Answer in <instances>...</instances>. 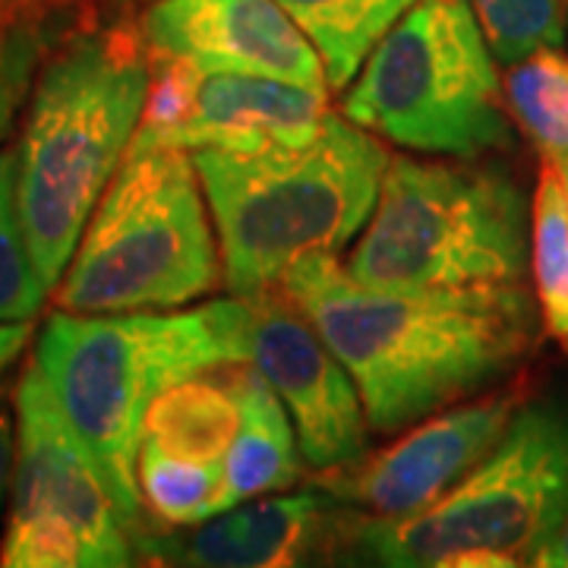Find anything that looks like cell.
I'll use <instances>...</instances> for the list:
<instances>
[{
  "label": "cell",
  "instance_id": "1",
  "mask_svg": "<svg viewBox=\"0 0 568 568\" xmlns=\"http://www.w3.org/2000/svg\"><path fill=\"white\" fill-rule=\"evenodd\" d=\"M287 304L338 354L373 433H402L487 392L534 347L540 310L521 282L467 287H376L335 253L287 268Z\"/></svg>",
  "mask_w": 568,
  "mask_h": 568
},
{
  "label": "cell",
  "instance_id": "2",
  "mask_svg": "<svg viewBox=\"0 0 568 568\" xmlns=\"http://www.w3.org/2000/svg\"><path fill=\"white\" fill-rule=\"evenodd\" d=\"M250 301H212L181 313H70L41 325L36 366L121 508L133 547L142 521L136 458L149 405L186 376L246 361Z\"/></svg>",
  "mask_w": 568,
  "mask_h": 568
},
{
  "label": "cell",
  "instance_id": "3",
  "mask_svg": "<svg viewBox=\"0 0 568 568\" xmlns=\"http://www.w3.org/2000/svg\"><path fill=\"white\" fill-rule=\"evenodd\" d=\"M140 29H82L41 63L17 145V205L41 284L54 291L130 152L149 95Z\"/></svg>",
  "mask_w": 568,
  "mask_h": 568
},
{
  "label": "cell",
  "instance_id": "4",
  "mask_svg": "<svg viewBox=\"0 0 568 568\" xmlns=\"http://www.w3.org/2000/svg\"><path fill=\"white\" fill-rule=\"evenodd\" d=\"M388 159L386 142L345 114H328L304 145L196 149L227 291L260 301L306 256H338L369 222Z\"/></svg>",
  "mask_w": 568,
  "mask_h": 568
},
{
  "label": "cell",
  "instance_id": "5",
  "mask_svg": "<svg viewBox=\"0 0 568 568\" xmlns=\"http://www.w3.org/2000/svg\"><path fill=\"white\" fill-rule=\"evenodd\" d=\"M568 508V410H515L499 443L433 506L357 518L354 552L392 568L534 566Z\"/></svg>",
  "mask_w": 568,
  "mask_h": 568
},
{
  "label": "cell",
  "instance_id": "6",
  "mask_svg": "<svg viewBox=\"0 0 568 568\" xmlns=\"http://www.w3.org/2000/svg\"><path fill=\"white\" fill-rule=\"evenodd\" d=\"M222 284V253L190 149H130L54 287L70 313L178 310Z\"/></svg>",
  "mask_w": 568,
  "mask_h": 568
},
{
  "label": "cell",
  "instance_id": "7",
  "mask_svg": "<svg viewBox=\"0 0 568 568\" xmlns=\"http://www.w3.org/2000/svg\"><path fill=\"white\" fill-rule=\"evenodd\" d=\"M530 256V203L496 164L388 159L347 272L376 287L515 284Z\"/></svg>",
  "mask_w": 568,
  "mask_h": 568
},
{
  "label": "cell",
  "instance_id": "8",
  "mask_svg": "<svg viewBox=\"0 0 568 568\" xmlns=\"http://www.w3.org/2000/svg\"><path fill=\"white\" fill-rule=\"evenodd\" d=\"M342 114L424 155L477 159L511 145L496 58L467 0H417L369 51Z\"/></svg>",
  "mask_w": 568,
  "mask_h": 568
},
{
  "label": "cell",
  "instance_id": "9",
  "mask_svg": "<svg viewBox=\"0 0 568 568\" xmlns=\"http://www.w3.org/2000/svg\"><path fill=\"white\" fill-rule=\"evenodd\" d=\"M13 506L0 540L7 568H118L136 547L102 470L63 417L36 361L17 388Z\"/></svg>",
  "mask_w": 568,
  "mask_h": 568
},
{
  "label": "cell",
  "instance_id": "10",
  "mask_svg": "<svg viewBox=\"0 0 568 568\" xmlns=\"http://www.w3.org/2000/svg\"><path fill=\"white\" fill-rule=\"evenodd\" d=\"M246 361L282 398L313 470L332 474L366 458L369 424L354 376L282 294L250 301Z\"/></svg>",
  "mask_w": 568,
  "mask_h": 568
},
{
  "label": "cell",
  "instance_id": "11",
  "mask_svg": "<svg viewBox=\"0 0 568 568\" xmlns=\"http://www.w3.org/2000/svg\"><path fill=\"white\" fill-rule=\"evenodd\" d=\"M525 405L521 386L480 392L407 426L383 452L325 474V493L342 506L366 508L376 518H398L433 506L499 443L515 410Z\"/></svg>",
  "mask_w": 568,
  "mask_h": 568
},
{
  "label": "cell",
  "instance_id": "12",
  "mask_svg": "<svg viewBox=\"0 0 568 568\" xmlns=\"http://www.w3.org/2000/svg\"><path fill=\"white\" fill-rule=\"evenodd\" d=\"M136 29L149 54L205 77H268L328 92L320 51L278 0H152Z\"/></svg>",
  "mask_w": 568,
  "mask_h": 568
},
{
  "label": "cell",
  "instance_id": "13",
  "mask_svg": "<svg viewBox=\"0 0 568 568\" xmlns=\"http://www.w3.org/2000/svg\"><path fill=\"white\" fill-rule=\"evenodd\" d=\"M332 493H297L263 499L256 506L227 508L190 534L149 530L136 556L152 562L193 568H284L310 562V556L335 552L351 544L357 518L338 515Z\"/></svg>",
  "mask_w": 568,
  "mask_h": 568
},
{
  "label": "cell",
  "instance_id": "14",
  "mask_svg": "<svg viewBox=\"0 0 568 568\" xmlns=\"http://www.w3.org/2000/svg\"><path fill=\"white\" fill-rule=\"evenodd\" d=\"M328 92L268 77H205L193 114L164 145L253 152L304 145L328 121Z\"/></svg>",
  "mask_w": 568,
  "mask_h": 568
},
{
  "label": "cell",
  "instance_id": "15",
  "mask_svg": "<svg viewBox=\"0 0 568 568\" xmlns=\"http://www.w3.org/2000/svg\"><path fill=\"white\" fill-rule=\"evenodd\" d=\"M222 373L241 405V426L224 455L227 496L231 506H241L244 499L291 487L301 477V448L282 398L256 366L237 361L224 364Z\"/></svg>",
  "mask_w": 568,
  "mask_h": 568
},
{
  "label": "cell",
  "instance_id": "16",
  "mask_svg": "<svg viewBox=\"0 0 568 568\" xmlns=\"http://www.w3.org/2000/svg\"><path fill=\"white\" fill-rule=\"evenodd\" d=\"M241 426V405L222 366L168 386L149 405L142 439L193 462H224Z\"/></svg>",
  "mask_w": 568,
  "mask_h": 568
},
{
  "label": "cell",
  "instance_id": "17",
  "mask_svg": "<svg viewBox=\"0 0 568 568\" xmlns=\"http://www.w3.org/2000/svg\"><path fill=\"white\" fill-rule=\"evenodd\" d=\"M320 51L328 89H347L369 51L417 0H278Z\"/></svg>",
  "mask_w": 568,
  "mask_h": 568
},
{
  "label": "cell",
  "instance_id": "18",
  "mask_svg": "<svg viewBox=\"0 0 568 568\" xmlns=\"http://www.w3.org/2000/svg\"><path fill=\"white\" fill-rule=\"evenodd\" d=\"M142 508L164 530H186L222 515L231 506L224 462H193L142 439L136 458Z\"/></svg>",
  "mask_w": 568,
  "mask_h": 568
},
{
  "label": "cell",
  "instance_id": "19",
  "mask_svg": "<svg viewBox=\"0 0 568 568\" xmlns=\"http://www.w3.org/2000/svg\"><path fill=\"white\" fill-rule=\"evenodd\" d=\"M530 272L540 323L568 351V193L544 155L530 200Z\"/></svg>",
  "mask_w": 568,
  "mask_h": 568
},
{
  "label": "cell",
  "instance_id": "20",
  "mask_svg": "<svg viewBox=\"0 0 568 568\" xmlns=\"http://www.w3.org/2000/svg\"><path fill=\"white\" fill-rule=\"evenodd\" d=\"M506 104L511 121L549 162H568V54L547 44L508 63Z\"/></svg>",
  "mask_w": 568,
  "mask_h": 568
},
{
  "label": "cell",
  "instance_id": "21",
  "mask_svg": "<svg viewBox=\"0 0 568 568\" xmlns=\"http://www.w3.org/2000/svg\"><path fill=\"white\" fill-rule=\"evenodd\" d=\"M63 36L61 20L36 0H0V142L17 126L41 63Z\"/></svg>",
  "mask_w": 568,
  "mask_h": 568
},
{
  "label": "cell",
  "instance_id": "22",
  "mask_svg": "<svg viewBox=\"0 0 568 568\" xmlns=\"http://www.w3.org/2000/svg\"><path fill=\"white\" fill-rule=\"evenodd\" d=\"M32 253L26 244L17 205V152L0 149V325L32 323L44 304Z\"/></svg>",
  "mask_w": 568,
  "mask_h": 568
},
{
  "label": "cell",
  "instance_id": "23",
  "mask_svg": "<svg viewBox=\"0 0 568 568\" xmlns=\"http://www.w3.org/2000/svg\"><path fill=\"white\" fill-rule=\"evenodd\" d=\"M499 63H515L530 51L562 44V0H467Z\"/></svg>",
  "mask_w": 568,
  "mask_h": 568
},
{
  "label": "cell",
  "instance_id": "24",
  "mask_svg": "<svg viewBox=\"0 0 568 568\" xmlns=\"http://www.w3.org/2000/svg\"><path fill=\"white\" fill-rule=\"evenodd\" d=\"M29 323H7L0 325V373L13 364L22 354V347L29 345Z\"/></svg>",
  "mask_w": 568,
  "mask_h": 568
},
{
  "label": "cell",
  "instance_id": "25",
  "mask_svg": "<svg viewBox=\"0 0 568 568\" xmlns=\"http://www.w3.org/2000/svg\"><path fill=\"white\" fill-rule=\"evenodd\" d=\"M534 566H547V568H568V508L559 521V528L552 530L549 544L540 549L537 562Z\"/></svg>",
  "mask_w": 568,
  "mask_h": 568
},
{
  "label": "cell",
  "instance_id": "26",
  "mask_svg": "<svg viewBox=\"0 0 568 568\" xmlns=\"http://www.w3.org/2000/svg\"><path fill=\"white\" fill-rule=\"evenodd\" d=\"M13 452H17L13 426H10L7 410L0 407V506H3V493H7V484H10V474H13Z\"/></svg>",
  "mask_w": 568,
  "mask_h": 568
},
{
  "label": "cell",
  "instance_id": "27",
  "mask_svg": "<svg viewBox=\"0 0 568 568\" xmlns=\"http://www.w3.org/2000/svg\"><path fill=\"white\" fill-rule=\"evenodd\" d=\"M559 168V174H562V183H566V193H568V162H556Z\"/></svg>",
  "mask_w": 568,
  "mask_h": 568
},
{
  "label": "cell",
  "instance_id": "28",
  "mask_svg": "<svg viewBox=\"0 0 568 568\" xmlns=\"http://www.w3.org/2000/svg\"><path fill=\"white\" fill-rule=\"evenodd\" d=\"M118 3H152V0H118Z\"/></svg>",
  "mask_w": 568,
  "mask_h": 568
}]
</instances>
